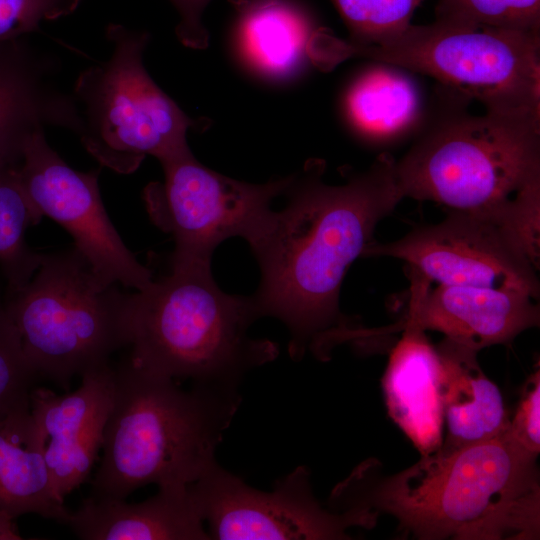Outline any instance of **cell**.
Segmentation results:
<instances>
[{
  "mask_svg": "<svg viewBox=\"0 0 540 540\" xmlns=\"http://www.w3.org/2000/svg\"><path fill=\"white\" fill-rule=\"evenodd\" d=\"M396 160L381 154L364 172L340 185L322 180L323 165H306L273 210L262 234L250 245L260 269L251 295L260 318L282 321L290 332L289 354L308 349L327 360L341 335L356 326L339 309L350 265L373 242L376 225L404 198Z\"/></svg>",
  "mask_w": 540,
  "mask_h": 540,
  "instance_id": "obj_1",
  "label": "cell"
},
{
  "mask_svg": "<svg viewBox=\"0 0 540 540\" xmlns=\"http://www.w3.org/2000/svg\"><path fill=\"white\" fill-rule=\"evenodd\" d=\"M536 459L506 428L422 456L383 479L363 463L335 487L330 506L389 514L405 534L421 540H534L540 534Z\"/></svg>",
  "mask_w": 540,
  "mask_h": 540,
  "instance_id": "obj_2",
  "label": "cell"
},
{
  "mask_svg": "<svg viewBox=\"0 0 540 540\" xmlns=\"http://www.w3.org/2000/svg\"><path fill=\"white\" fill-rule=\"evenodd\" d=\"M177 381L134 366L113 368V398L90 497L125 500L148 484L186 488L217 461L215 452L241 398L238 388Z\"/></svg>",
  "mask_w": 540,
  "mask_h": 540,
  "instance_id": "obj_3",
  "label": "cell"
},
{
  "mask_svg": "<svg viewBox=\"0 0 540 540\" xmlns=\"http://www.w3.org/2000/svg\"><path fill=\"white\" fill-rule=\"evenodd\" d=\"M211 263L171 265V271L127 302V357L136 367L175 381L238 388L251 369L273 361L276 343L252 338L260 318L252 296L216 284Z\"/></svg>",
  "mask_w": 540,
  "mask_h": 540,
  "instance_id": "obj_4",
  "label": "cell"
},
{
  "mask_svg": "<svg viewBox=\"0 0 540 540\" xmlns=\"http://www.w3.org/2000/svg\"><path fill=\"white\" fill-rule=\"evenodd\" d=\"M470 102L439 84L413 144L395 163L403 197L488 215L540 176V117L474 115Z\"/></svg>",
  "mask_w": 540,
  "mask_h": 540,
  "instance_id": "obj_5",
  "label": "cell"
},
{
  "mask_svg": "<svg viewBox=\"0 0 540 540\" xmlns=\"http://www.w3.org/2000/svg\"><path fill=\"white\" fill-rule=\"evenodd\" d=\"M107 285L75 249L43 255L4 310L37 377L69 390L72 378L109 364L128 346L129 293Z\"/></svg>",
  "mask_w": 540,
  "mask_h": 540,
  "instance_id": "obj_6",
  "label": "cell"
},
{
  "mask_svg": "<svg viewBox=\"0 0 540 540\" xmlns=\"http://www.w3.org/2000/svg\"><path fill=\"white\" fill-rule=\"evenodd\" d=\"M110 57L83 70L72 97L79 115L76 134L102 166L133 173L146 156L160 162L189 150L194 121L147 72L143 56L150 35L111 23Z\"/></svg>",
  "mask_w": 540,
  "mask_h": 540,
  "instance_id": "obj_7",
  "label": "cell"
},
{
  "mask_svg": "<svg viewBox=\"0 0 540 540\" xmlns=\"http://www.w3.org/2000/svg\"><path fill=\"white\" fill-rule=\"evenodd\" d=\"M348 52L431 76L488 111L540 117V33L434 21Z\"/></svg>",
  "mask_w": 540,
  "mask_h": 540,
  "instance_id": "obj_8",
  "label": "cell"
},
{
  "mask_svg": "<svg viewBox=\"0 0 540 540\" xmlns=\"http://www.w3.org/2000/svg\"><path fill=\"white\" fill-rule=\"evenodd\" d=\"M160 163L163 181L149 183L143 199L152 223L174 239L171 265L211 263L219 244L233 237L250 246L267 225L272 202L293 178L239 181L204 166L190 149Z\"/></svg>",
  "mask_w": 540,
  "mask_h": 540,
  "instance_id": "obj_9",
  "label": "cell"
},
{
  "mask_svg": "<svg viewBox=\"0 0 540 540\" xmlns=\"http://www.w3.org/2000/svg\"><path fill=\"white\" fill-rule=\"evenodd\" d=\"M188 488L208 524L210 540L350 539L349 528H370L377 517L362 509L338 512L322 507L305 466L266 492L216 462Z\"/></svg>",
  "mask_w": 540,
  "mask_h": 540,
  "instance_id": "obj_10",
  "label": "cell"
},
{
  "mask_svg": "<svg viewBox=\"0 0 540 540\" xmlns=\"http://www.w3.org/2000/svg\"><path fill=\"white\" fill-rule=\"evenodd\" d=\"M44 132L29 139L18 165L31 204L42 218L66 229L74 248L103 283L145 288L153 280L152 271L126 247L110 220L98 184L100 169H73L50 147Z\"/></svg>",
  "mask_w": 540,
  "mask_h": 540,
  "instance_id": "obj_11",
  "label": "cell"
},
{
  "mask_svg": "<svg viewBox=\"0 0 540 540\" xmlns=\"http://www.w3.org/2000/svg\"><path fill=\"white\" fill-rule=\"evenodd\" d=\"M364 256L400 259L440 285L513 290L539 297L537 270L495 221L483 214L452 211L442 222L417 228L396 241H373Z\"/></svg>",
  "mask_w": 540,
  "mask_h": 540,
  "instance_id": "obj_12",
  "label": "cell"
},
{
  "mask_svg": "<svg viewBox=\"0 0 540 540\" xmlns=\"http://www.w3.org/2000/svg\"><path fill=\"white\" fill-rule=\"evenodd\" d=\"M407 311L387 334L404 325L434 330L476 351L506 344L523 331L538 326L539 306L532 296L513 290L465 285H440L409 267Z\"/></svg>",
  "mask_w": 540,
  "mask_h": 540,
  "instance_id": "obj_13",
  "label": "cell"
},
{
  "mask_svg": "<svg viewBox=\"0 0 540 540\" xmlns=\"http://www.w3.org/2000/svg\"><path fill=\"white\" fill-rule=\"evenodd\" d=\"M113 398L108 364L81 375V385L63 395L38 387L31 391V414L56 496L66 495L89 477L102 446Z\"/></svg>",
  "mask_w": 540,
  "mask_h": 540,
  "instance_id": "obj_14",
  "label": "cell"
},
{
  "mask_svg": "<svg viewBox=\"0 0 540 540\" xmlns=\"http://www.w3.org/2000/svg\"><path fill=\"white\" fill-rule=\"evenodd\" d=\"M56 68L27 36L0 41V162L19 165L26 143L46 127L77 132V107L57 84Z\"/></svg>",
  "mask_w": 540,
  "mask_h": 540,
  "instance_id": "obj_15",
  "label": "cell"
},
{
  "mask_svg": "<svg viewBox=\"0 0 540 540\" xmlns=\"http://www.w3.org/2000/svg\"><path fill=\"white\" fill-rule=\"evenodd\" d=\"M382 378L388 414L422 456L443 441L441 361L418 326L404 325Z\"/></svg>",
  "mask_w": 540,
  "mask_h": 540,
  "instance_id": "obj_16",
  "label": "cell"
},
{
  "mask_svg": "<svg viewBox=\"0 0 540 540\" xmlns=\"http://www.w3.org/2000/svg\"><path fill=\"white\" fill-rule=\"evenodd\" d=\"M189 488H159L143 502L87 497L66 525L83 540H210Z\"/></svg>",
  "mask_w": 540,
  "mask_h": 540,
  "instance_id": "obj_17",
  "label": "cell"
},
{
  "mask_svg": "<svg viewBox=\"0 0 540 540\" xmlns=\"http://www.w3.org/2000/svg\"><path fill=\"white\" fill-rule=\"evenodd\" d=\"M436 348L441 361V395L447 427L438 450L452 451L506 429L509 418L502 394L478 364V351L448 338Z\"/></svg>",
  "mask_w": 540,
  "mask_h": 540,
  "instance_id": "obj_18",
  "label": "cell"
},
{
  "mask_svg": "<svg viewBox=\"0 0 540 540\" xmlns=\"http://www.w3.org/2000/svg\"><path fill=\"white\" fill-rule=\"evenodd\" d=\"M237 12L236 42L241 56L270 79L292 76L314 37L313 21L292 0H231Z\"/></svg>",
  "mask_w": 540,
  "mask_h": 540,
  "instance_id": "obj_19",
  "label": "cell"
},
{
  "mask_svg": "<svg viewBox=\"0 0 540 540\" xmlns=\"http://www.w3.org/2000/svg\"><path fill=\"white\" fill-rule=\"evenodd\" d=\"M377 62L353 79L343 107L358 135L388 143L416 132L426 109L416 81L405 69Z\"/></svg>",
  "mask_w": 540,
  "mask_h": 540,
  "instance_id": "obj_20",
  "label": "cell"
},
{
  "mask_svg": "<svg viewBox=\"0 0 540 540\" xmlns=\"http://www.w3.org/2000/svg\"><path fill=\"white\" fill-rule=\"evenodd\" d=\"M55 494L31 411L0 423V511L15 519L34 513L67 523L69 511Z\"/></svg>",
  "mask_w": 540,
  "mask_h": 540,
  "instance_id": "obj_21",
  "label": "cell"
},
{
  "mask_svg": "<svg viewBox=\"0 0 540 540\" xmlns=\"http://www.w3.org/2000/svg\"><path fill=\"white\" fill-rule=\"evenodd\" d=\"M41 219L21 185L18 165L0 162V267L7 293L26 285L41 264L43 254L25 240L26 230Z\"/></svg>",
  "mask_w": 540,
  "mask_h": 540,
  "instance_id": "obj_22",
  "label": "cell"
},
{
  "mask_svg": "<svg viewBox=\"0 0 540 540\" xmlns=\"http://www.w3.org/2000/svg\"><path fill=\"white\" fill-rule=\"evenodd\" d=\"M435 15L454 27L540 33V0H438Z\"/></svg>",
  "mask_w": 540,
  "mask_h": 540,
  "instance_id": "obj_23",
  "label": "cell"
},
{
  "mask_svg": "<svg viewBox=\"0 0 540 540\" xmlns=\"http://www.w3.org/2000/svg\"><path fill=\"white\" fill-rule=\"evenodd\" d=\"M350 36L349 48L378 45L410 24L422 0H330Z\"/></svg>",
  "mask_w": 540,
  "mask_h": 540,
  "instance_id": "obj_24",
  "label": "cell"
},
{
  "mask_svg": "<svg viewBox=\"0 0 540 540\" xmlns=\"http://www.w3.org/2000/svg\"><path fill=\"white\" fill-rule=\"evenodd\" d=\"M36 378L0 303V423L31 411L30 396Z\"/></svg>",
  "mask_w": 540,
  "mask_h": 540,
  "instance_id": "obj_25",
  "label": "cell"
},
{
  "mask_svg": "<svg viewBox=\"0 0 540 540\" xmlns=\"http://www.w3.org/2000/svg\"><path fill=\"white\" fill-rule=\"evenodd\" d=\"M515 248L539 269L540 176L525 183L510 199L488 215Z\"/></svg>",
  "mask_w": 540,
  "mask_h": 540,
  "instance_id": "obj_26",
  "label": "cell"
},
{
  "mask_svg": "<svg viewBox=\"0 0 540 540\" xmlns=\"http://www.w3.org/2000/svg\"><path fill=\"white\" fill-rule=\"evenodd\" d=\"M82 0H0V41L27 36L52 21L73 13Z\"/></svg>",
  "mask_w": 540,
  "mask_h": 540,
  "instance_id": "obj_27",
  "label": "cell"
},
{
  "mask_svg": "<svg viewBox=\"0 0 540 540\" xmlns=\"http://www.w3.org/2000/svg\"><path fill=\"white\" fill-rule=\"evenodd\" d=\"M540 373L537 369L526 381L520 401L507 431L512 439L528 453L540 451Z\"/></svg>",
  "mask_w": 540,
  "mask_h": 540,
  "instance_id": "obj_28",
  "label": "cell"
},
{
  "mask_svg": "<svg viewBox=\"0 0 540 540\" xmlns=\"http://www.w3.org/2000/svg\"><path fill=\"white\" fill-rule=\"evenodd\" d=\"M179 20L175 28L178 40L186 47L204 49L209 34L203 24V13L212 0H170Z\"/></svg>",
  "mask_w": 540,
  "mask_h": 540,
  "instance_id": "obj_29",
  "label": "cell"
},
{
  "mask_svg": "<svg viewBox=\"0 0 540 540\" xmlns=\"http://www.w3.org/2000/svg\"><path fill=\"white\" fill-rule=\"evenodd\" d=\"M14 520L10 514L0 511V540L22 539Z\"/></svg>",
  "mask_w": 540,
  "mask_h": 540,
  "instance_id": "obj_30",
  "label": "cell"
}]
</instances>
